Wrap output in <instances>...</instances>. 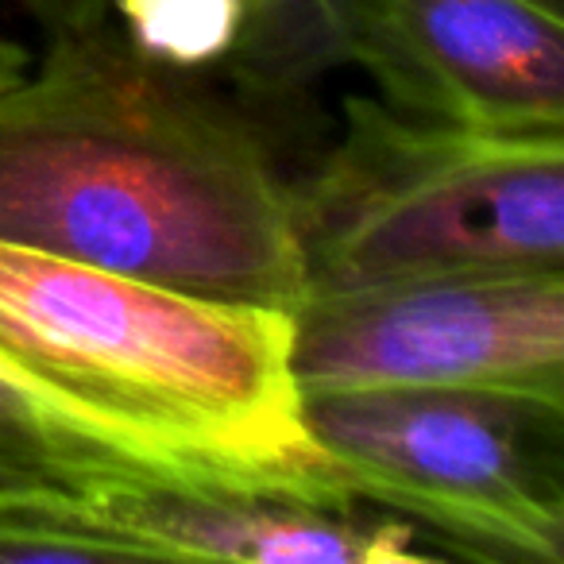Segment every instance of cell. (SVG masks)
<instances>
[{"mask_svg": "<svg viewBox=\"0 0 564 564\" xmlns=\"http://www.w3.org/2000/svg\"><path fill=\"white\" fill-rule=\"evenodd\" d=\"M0 240L197 299H306L291 182L259 128L105 20L0 86Z\"/></svg>", "mask_w": 564, "mask_h": 564, "instance_id": "obj_1", "label": "cell"}, {"mask_svg": "<svg viewBox=\"0 0 564 564\" xmlns=\"http://www.w3.org/2000/svg\"><path fill=\"white\" fill-rule=\"evenodd\" d=\"M348 63L402 117L564 132L561 12L538 0H364Z\"/></svg>", "mask_w": 564, "mask_h": 564, "instance_id": "obj_6", "label": "cell"}, {"mask_svg": "<svg viewBox=\"0 0 564 564\" xmlns=\"http://www.w3.org/2000/svg\"><path fill=\"white\" fill-rule=\"evenodd\" d=\"M291 213L306 299L564 271V132H471L348 97Z\"/></svg>", "mask_w": 564, "mask_h": 564, "instance_id": "obj_3", "label": "cell"}, {"mask_svg": "<svg viewBox=\"0 0 564 564\" xmlns=\"http://www.w3.org/2000/svg\"><path fill=\"white\" fill-rule=\"evenodd\" d=\"M124 35L148 58L174 70L202 74L228 55L240 9L236 0H109Z\"/></svg>", "mask_w": 564, "mask_h": 564, "instance_id": "obj_11", "label": "cell"}, {"mask_svg": "<svg viewBox=\"0 0 564 564\" xmlns=\"http://www.w3.org/2000/svg\"><path fill=\"white\" fill-rule=\"evenodd\" d=\"M310 445L360 502L433 533L448 556L564 561V410L479 391H299Z\"/></svg>", "mask_w": 564, "mask_h": 564, "instance_id": "obj_4", "label": "cell"}, {"mask_svg": "<svg viewBox=\"0 0 564 564\" xmlns=\"http://www.w3.org/2000/svg\"><path fill=\"white\" fill-rule=\"evenodd\" d=\"M17 561H143L89 495L66 487H0V564Z\"/></svg>", "mask_w": 564, "mask_h": 564, "instance_id": "obj_10", "label": "cell"}, {"mask_svg": "<svg viewBox=\"0 0 564 564\" xmlns=\"http://www.w3.org/2000/svg\"><path fill=\"white\" fill-rule=\"evenodd\" d=\"M299 391L422 387L564 410V271L310 294L291 314Z\"/></svg>", "mask_w": 564, "mask_h": 564, "instance_id": "obj_5", "label": "cell"}, {"mask_svg": "<svg viewBox=\"0 0 564 564\" xmlns=\"http://www.w3.org/2000/svg\"><path fill=\"white\" fill-rule=\"evenodd\" d=\"M143 476L166 471L120 453L0 379V487H66L97 495Z\"/></svg>", "mask_w": 564, "mask_h": 564, "instance_id": "obj_9", "label": "cell"}, {"mask_svg": "<svg viewBox=\"0 0 564 564\" xmlns=\"http://www.w3.org/2000/svg\"><path fill=\"white\" fill-rule=\"evenodd\" d=\"M364 0H236V40L213 70L248 97H291L348 66Z\"/></svg>", "mask_w": 564, "mask_h": 564, "instance_id": "obj_8", "label": "cell"}, {"mask_svg": "<svg viewBox=\"0 0 564 564\" xmlns=\"http://www.w3.org/2000/svg\"><path fill=\"white\" fill-rule=\"evenodd\" d=\"M143 561L414 564L445 556L399 514L340 487L251 476H143L89 495Z\"/></svg>", "mask_w": 564, "mask_h": 564, "instance_id": "obj_7", "label": "cell"}, {"mask_svg": "<svg viewBox=\"0 0 564 564\" xmlns=\"http://www.w3.org/2000/svg\"><path fill=\"white\" fill-rule=\"evenodd\" d=\"M40 24L51 28V35L63 32H86V28L101 24L109 12V0H24Z\"/></svg>", "mask_w": 564, "mask_h": 564, "instance_id": "obj_12", "label": "cell"}, {"mask_svg": "<svg viewBox=\"0 0 564 564\" xmlns=\"http://www.w3.org/2000/svg\"><path fill=\"white\" fill-rule=\"evenodd\" d=\"M538 4H545V9H553V12H561L564 0H538Z\"/></svg>", "mask_w": 564, "mask_h": 564, "instance_id": "obj_14", "label": "cell"}, {"mask_svg": "<svg viewBox=\"0 0 564 564\" xmlns=\"http://www.w3.org/2000/svg\"><path fill=\"white\" fill-rule=\"evenodd\" d=\"M28 51L20 47V43H9V40H0V86H9V82H17L20 74L28 70Z\"/></svg>", "mask_w": 564, "mask_h": 564, "instance_id": "obj_13", "label": "cell"}, {"mask_svg": "<svg viewBox=\"0 0 564 564\" xmlns=\"http://www.w3.org/2000/svg\"><path fill=\"white\" fill-rule=\"evenodd\" d=\"M0 379L166 476L340 487L302 430L286 310L0 240Z\"/></svg>", "mask_w": 564, "mask_h": 564, "instance_id": "obj_2", "label": "cell"}]
</instances>
